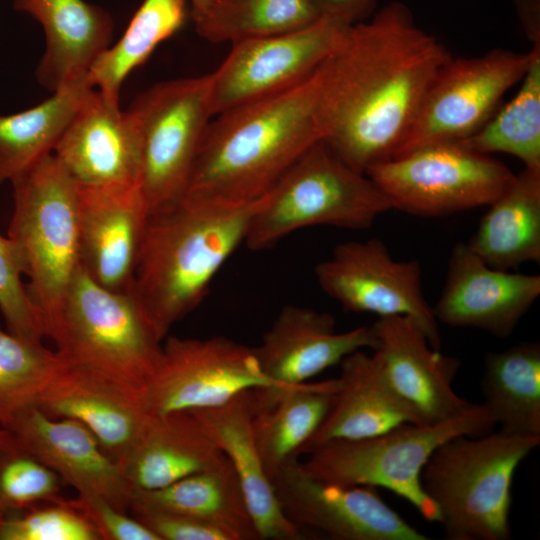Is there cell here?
<instances>
[{"mask_svg":"<svg viewBox=\"0 0 540 540\" xmlns=\"http://www.w3.org/2000/svg\"><path fill=\"white\" fill-rule=\"evenodd\" d=\"M451 57L399 1L347 26L318 67L323 141L360 173L392 159Z\"/></svg>","mask_w":540,"mask_h":540,"instance_id":"1","label":"cell"},{"mask_svg":"<svg viewBox=\"0 0 540 540\" xmlns=\"http://www.w3.org/2000/svg\"><path fill=\"white\" fill-rule=\"evenodd\" d=\"M321 140L317 68L285 90L215 115L186 195L233 203L254 201Z\"/></svg>","mask_w":540,"mask_h":540,"instance_id":"2","label":"cell"},{"mask_svg":"<svg viewBox=\"0 0 540 540\" xmlns=\"http://www.w3.org/2000/svg\"><path fill=\"white\" fill-rule=\"evenodd\" d=\"M260 198L233 203L186 195L150 216L130 290L160 340L201 303L244 243Z\"/></svg>","mask_w":540,"mask_h":540,"instance_id":"3","label":"cell"},{"mask_svg":"<svg viewBox=\"0 0 540 540\" xmlns=\"http://www.w3.org/2000/svg\"><path fill=\"white\" fill-rule=\"evenodd\" d=\"M471 437H453L432 453L421 472L422 488L447 539L507 540L514 474L540 435L499 430Z\"/></svg>","mask_w":540,"mask_h":540,"instance_id":"4","label":"cell"},{"mask_svg":"<svg viewBox=\"0 0 540 540\" xmlns=\"http://www.w3.org/2000/svg\"><path fill=\"white\" fill-rule=\"evenodd\" d=\"M11 183L7 237L49 338L80 268L78 187L52 153Z\"/></svg>","mask_w":540,"mask_h":540,"instance_id":"5","label":"cell"},{"mask_svg":"<svg viewBox=\"0 0 540 540\" xmlns=\"http://www.w3.org/2000/svg\"><path fill=\"white\" fill-rule=\"evenodd\" d=\"M390 209L379 187L321 140L260 198L244 244L253 251L268 249L299 229L317 225L364 230Z\"/></svg>","mask_w":540,"mask_h":540,"instance_id":"6","label":"cell"},{"mask_svg":"<svg viewBox=\"0 0 540 540\" xmlns=\"http://www.w3.org/2000/svg\"><path fill=\"white\" fill-rule=\"evenodd\" d=\"M495 424L483 403L471 404L462 414L440 423H406L368 438L325 442L310 450L302 465L322 481L386 488L407 500L425 520L439 522V511L422 488L424 465L445 441L489 433Z\"/></svg>","mask_w":540,"mask_h":540,"instance_id":"7","label":"cell"},{"mask_svg":"<svg viewBox=\"0 0 540 540\" xmlns=\"http://www.w3.org/2000/svg\"><path fill=\"white\" fill-rule=\"evenodd\" d=\"M49 338L66 362L143 390L162 353V340L132 291L105 288L81 266Z\"/></svg>","mask_w":540,"mask_h":540,"instance_id":"8","label":"cell"},{"mask_svg":"<svg viewBox=\"0 0 540 540\" xmlns=\"http://www.w3.org/2000/svg\"><path fill=\"white\" fill-rule=\"evenodd\" d=\"M141 137L139 188L150 216L187 194L195 162L212 120L209 74L156 84L129 108Z\"/></svg>","mask_w":540,"mask_h":540,"instance_id":"9","label":"cell"},{"mask_svg":"<svg viewBox=\"0 0 540 540\" xmlns=\"http://www.w3.org/2000/svg\"><path fill=\"white\" fill-rule=\"evenodd\" d=\"M365 174L392 209L423 217L488 206L514 176L502 162L459 142L421 147L379 163Z\"/></svg>","mask_w":540,"mask_h":540,"instance_id":"10","label":"cell"},{"mask_svg":"<svg viewBox=\"0 0 540 540\" xmlns=\"http://www.w3.org/2000/svg\"><path fill=\"white\" fill-rule=\"evenodd\" d=\"M532 55V49L523 53L495 48L476 57H451L435 76L393 158L474 134L491 118L504 94L522 80Z\"/></svg>","mask_w":540,"mask_h":540,"instance_id":"11","label":"cell"},{"mask_svg":"<svg viewBox=\"0 0 540 540\" xmlns=\"http://www.w3.org/2000/svg\"><path fill=\"white\" fill-rule=\"evenodd\" d=\"M164 340L158 365L143 390L150 415L217 406L250 389L284 388L263 373L253 348L230 338Z\"/></svg>","mask_w":540,"mask_h":540,"instance_id":"12","label":"cell"},{"mask_svg":"<svg viewBox=\"0 0 540 540\" xmlns=\"http://www.w3.org/2000/svg\"><path fill=\"white\" fill-rule=\"evenodd\" d=\"M314 271L320 288L345 310L412 318L430 345L440 350L438 321L423 295L416 259L395 260L386 245L373 238L338 244Z\"/></svg>","mask_w":540,"mask_h":540,"instance_id":"13","label":"cell"},{"mask_svg":"<svg viewBox=\"0 0 540 540\" xmlns=\"http://www.w3.org/2000/svg\"><path fill=\"white\" fill-rule=\"evenodd\" d=\"M347 26L320 17L298 30L232 43L226 58L209 74L213 116L307 78L329 56Z\"/></svg>","mask_w":540,"mask_h":540,"instance_id":"14","label":"cell"},{"mask_svg":"<svg viewBox=\"0 0 540 540\" xmlns=\"http://www.w3.org/2000/svg\"><path fill=\"white\" fill-rule=\"evenodd\" d=\"M283 514L301 530L334 540H427L378 495L374 487L344 486L313 477L298 457L271 478Z\"/></svg>","mask_w":540,"mask_h":540,"instance_id":"15","label":"cell"},{"mask_svg":"<svg viewBox=\"0 0 540 540\" xmlns=\"http://www.w3.org/2000/svg\"><path fill=\"white\" fill-rule=\"evenodd\" d=\"M78 186L139 185L142 144L137 122L119 101L89 88L52 152Z\"/></svg>","mask_w":540,"mask_h":540,"instance_id":"16","label":"cell"},{"mask_svg":"<svg viewBox=\"0 0 540 540\" xmlns=\"http://www.w3.org/2000/svg\"><path fill=\"white\" fill-rule=\"evenodd\" d=\"M35 406L52 418H68L84 425L119 464L149 416L143 389L68 362L48 381Z\"/></svg>","mask_w":540,"mask_h":540,"instance_id":"17","label":"cell"},{"mask_svg":"<svg viewBox=\"0 0 540 540\" xmlns=\"http://www.w3.org/2000/svg\"><path fill=\"white\" fill-rule=\"evenodd\" d=\"M77 187L80 266L105 288L130 290L150 219L139 185Z\"/></svg>","mask_w":540,"mask_h":540,"instance_id":"18","label":"cell"},{"mask_svg":"<svg viewBox=\"0 0 540 540\" xmlns=\"http://www.w3.org/2000/svg\"><path fill=\"white\" fill-rule=\"evenodd\" d=\"M2 427L76 489L79 497L102 499L118 510H130L133 489L120 464L78 421L52 418L31 405L17 411Z\"/></svg>","mask_w":540,"mask_h":540,"instance_id":"19","label":"cell"},{"mask_svg":"<svg viewBox=\"0 0 540 540\" xmlns=\"http://www.w3.org/2000/svg\"><path fill=\"white\" fill-rule=\"evenodd\" d=\"M539 295V275L494 269L467 244L457 243L433 312L443 324L507 338Z\"/></svg>","mask_w":540,"mask_h":540,"instance_id":"20","label":"cell"},{"mask_svg":"<svg viewBox=\"0 0 540 540\" xmlns=\"http://www.w3.org/2000/svg\"><path fill=\"white\" fill-rule=\"evenodd\" d=\"M385 374L397 394L422 424H436L462 414L471 403L452 384L459 360L434 349L421 325L406 316L379 317L371 326Z\"/></svg>","mask_w":540,"mask_h":540,"instance_id":"21","label":"cell"},{"mask_svg":"<svg viewBox=\"0 0 540 540\" xmlns=\"http://www.w3.org/2000/svg\"><path fill=\"white\" fill-rule=\"evenodd\" d=\"M335 326L329 313L284 306L253 348L263 373L279 387L297 385L355 351L377 348L371 326L346 332H337Z\"/></svg>","mask_w":540,"mask_h":540,"instance_id":"22","label":"cell"},{"mask_svg":"<svg viewBox=\"0 0 540 540\" xmlns=\"http://www.w3.org/2000/svg\"><path fill=\"white\" fill-rule=\"evenodd\" d=\"M255 389L194 413L204 430L233 466L260 539L301 540L302 530L282 512L265 473L253 433Z\"/></svg>","mask_w":540,"mask_h":540,"instance_id":"23","label":"cell"},{"mask_svg":"<svg viewBox=\"0 0 540 540\" xmlns=\"http://www.w3.org/2000/svg\"><path fill=\"white\" fill-rule=\"evenodd\" d=\"M340 364L332 407L302 452L331 440L368 438L402 424H422L391 386L377 351H355Z\"/></svg>","mask_w":540,"mask_h":540,"instance_id":"24","label":"cell"},{"mask_svg":"<svg viewBox=\"0 0 540 540\" xmlns=\"http://www.w3.org/2000/svg\"><path fill=\"white\" fill-rule=\"evenodd\" d=\"M45 33L46 47L36 70L39 83L56 92L86 80L111 45L113 21L107 11L84 0H13Z\"/></svg>","mask_w":540,"mask_h":540,"instance_id":"25","label":"cell"},{"mask_svg":"<svg viewBox=\"0 0 540 540\" xmlns=\"http://www.w3.org/2000/svg\"><path fill=\"white\" fill-rule=\"evenodd\" d=\"M225 457L192 411L148 416L120 463L133 490H156L205 470Z\"/></svg>","mask_w":540,"mask_h":540,"instance_id":"26","label":"cell"},{"mask_svg":"<svg viewBox=\"0 0 540 540\" xmlns=\"http://www.w3.org/2000/svg\"><path fill=\"white\" fill-rule=\"evenodd\" d=\"M130 510L177 513L206 522L229 540L260 539L240 481L225 457L215 465L156 490H133Z\"/></svg>","mask_w":540,"mask_h":540,"instance_id":"27","label":"cell"},{"mask_svg":"<svg viewBox=\"0 0 540 540\" xmlns=\"http://www.w3.org/2000/svg\"><path fill=\"white\" fill-rule=\"evenodd\" d=\"M337 387L335 378L277 390L255 389L253 433L269 480L302 453L332 407Z\"/></svg>","mask_w":540,"mask_h":540,"instance_id":"28","label":"cell"},{"mask_svg":"<svg viewBox=\"0 0 540 540\" xmlns=\"http://www.w3.org/2000/svg\"><path fill=\"white\" fill-rule=\"evenodd\" d=\"M467 244L488 266L509 271L540 261V170L524 168L489 205Z\"/></svg>","mask_w":540,"mask_h":540,"instance_id":"29","label":"cell"},{"mask_svg":"<svg viewBox=\"0 0 540 540\" xmlns=\"http://www.w3.org/2000/svg\"><path fill=\"white\" fill-rule=\"evenodd\" d=\"M482 391L500 431L540 435V344L523 342L487 353Z\"/></svg>","mask_w":540,"mask_h":540,"instance_id":"30","label":"cell"},{"mask_svg":"<svg viewBox=\"0 0 540 540\" xmlns=\"http://www.w3.org/2000/svg\"><path fill=\"white\" fill-rule=\"evenodd\" d=\"M89 88L84 80L32 108L0 116V183L11 182L53 152Z\"/></svg>","mask_w":540,"mask_h":540,"instance_id":"31","label":"cell"},{"mask_svg":"<svg viewBox=\"0 0 540 540\" xmlns=\"http://www.w3.org/2000/svg\"><path fill=\"white\" fill-rule=\"evenodd\" d=\"M185 17L186 0H144L121 38L89 70L88 85L119 101L124 80L182 26Z\"/></svg>","mask_w":540,"mask_h":540,"instance_id":"32","label":"cell"},{"mask_svg":"<svg viewBox=\"0 0 540 540\" xmlns=\"http://www.w3.org/2000/svg\"><path fill=\"white\" fill-rule=\"evenodd\" d=\"M191 17L205 40L232 44L298 30L320 15L312 0H209Z\"/></svg>","mask_w":540,"mask_h":540,"instance_id":"33","label":"cell"},{"mask_svg":"<svg viewBox=\"0 0 540 540\" xmlns=\"http://www.w3.org/2000/svg\"><path fill=\"white\" fill-rule=\"evenodd\" d=\"M530 66L517 94L474 134L459 141L478 153H506L524 168L540 170V47H532Z\"/></svg>","mask_w":540,"mask_h":540,"instance_id":"34","label":"cell"},{"mask_svg":"<svg viewBox=\"0 0 540 540\" xmlns=\"http://www.w3.org/2000/svg\"><path fill=\"white\" fill-rule=\"evenodd\" d=\"M65 362L42 341L24 339L0 327V426L17 411L35 405Z\"/></svg>","mask_w":540,"mask_h":540,"instance_id":"35","label":"cell"},{"mask_svg":"<svg viewBox=\"0 0 540 540\" xmlns=\"http://www.w3.org/2000/svg\"><path fill=\"white\" fill-rule=\"evenodd\" d=\"M62 479L0 426V518L39 502L66 503Z\"/></svg>","mask_w":540,"mask_h":540,"instance_id":"36","label":"cell"},{"mask_svg":"<svg viewBox=\"0 0 540 540\" xmlns=\"http://www.w3.org/2000/svg\"><path fill=\"white\" fill-rule=\"evenodd\" d=\"M0 540H101L89 518L68 500L0 518Z\"/></svg>","mask_w":540,"mask_h":540,"instance_id":"37","label":"cell"},{"mask_svg":"<svg viewBox=\"0 0 540 540\" xmlns=\"http://www.w3.org/2000/svg\"><path fill=\"white\" fill-rule=\"evenodd\" d=\"M12 242L0 234V312L7 330L21 338H47L43 317L31 299Z\"/></svg>","mask_w":540,"mask_h":540,"instance_id":"38","label":"cell"},{"mask_svg":"<svg viewBox=\"0 0 540 540\" xmlns=\"http://www.w3.org/2000/svg\"><path fill=\"white\" fill-rule=\"evenodd\" d=\"M73 503L93 523L101 540H159L136 517L102 499L78 496Z\"/></svg>","mask_w":540,"mask_h":540,"instance_id":"39","label":"cell"},{"mask_svg":"<svg viewBox=\"0 0 540 540\" xmlns=\"http://www.w3.org/2000/svg\"><path fill=\"white\" fill-rule=\"evenodd\" d=\"M133 513L159 540H229L216 527L189 516L157 510Z\"/></svg>","mask_w":540,"mask_h":540,"instance_id":"40","label":"cell"},{"mask_svg":"<svg viewBox=\"0 0 540 540\" xmlns=\"http://www.w3.org/2000/svg\"><path fill=\"white\" fill-rule=\"evenodd\" d=\"M378 0H312L320 17L330 18L344 25H353L370 18Z\"/></svg>","mask_w":540,"mask_h":540,"instance_id":"41","label":"cell"},{"mask_svg":"<svg viewBox=\"0 0 540 540\" xmlns=\"http://www.w3.org/2000/svg\"><path fill=\"white\" fill-rule=\"evenodd\" d=\"M525 36L540 47V0H513Z\"/></svg>","mask_w":540,"mask_h":540,"instance_id":"42","label":"cell"},{"mask_svg":"<svg viewBox=\"0 0 540 540\" xmlns=\"http://www.w3.org/2000/svg\"><path fill=\"white\" fill-rule=\"evenodd\" d=\"M209 0H191V14L200 11Z\"/></svg>","mask_w":540,"mask_h":540,"instance_id":"43","label":"cell"}]
</instances>
